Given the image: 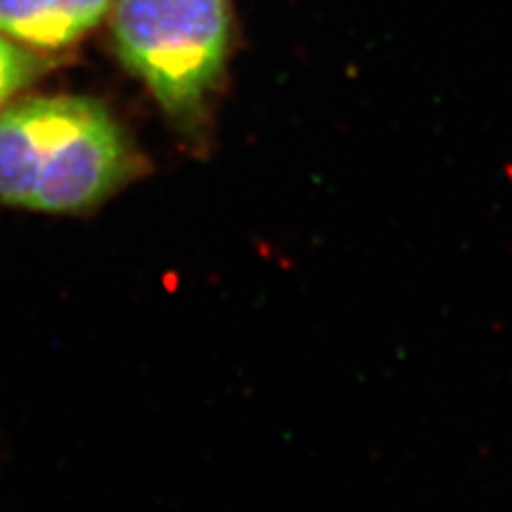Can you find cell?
<instances>
[{
  "mask_svg": "<svg viewBox=\"0 0 512 512\" xmlns=\"http://www.w3.org/2000/svg\"><path fill=\"white\" fill-rule=\"evenodd\" d=\"M135 152L107 107L84 96H37L0 109V203L75 214L133 178Z\"/></svg>",
  "mask_w": 512,
  "mask_h": 512,
  "instance_id": "1",
  "label": "cell"
},
{
  "mask_svg": "<svg viewBox=\"0 0 512 512\" xmlns=\"http://www.w3.org/2000/svg\"><path fill=\"white\" fill-rule=\"evenodd\" d=\"M111 30L167 116L184 131L199 126L229 56V0H118Z\"/></svg>",
  "mask_w": 512,
  "mask_h": 512,
  "instance_id": "2",
  "label": "cell"
},
{
  "mask_svg": "<svg viewBox=\"0 0 512 512\" xmlns=\"http://www.w3.org/2000/svg\"><path fill=\"white\" fill-rule=\"evenodd\" d=\"M114 0H0V35L32 50H62L84 39Z\"/></svg>",
  "mask_w": 512,
  "mask_h": 512,
  "instance_id": "3",
  "label": "cell"
},
{
  "mask_svg": "<svg viewBox=\"0 0 512 512\" xmlns=\"http://www.w3.org/2000/svg\"><path fill=\"white\" fill-rule=\"evenodd\" d=\"M50 69V60L0 35V109Z\"/></svg>",
  "mask_w": 512,
  "mask_h": 512,
  "instance_id": "4",
  "label": "cell"
}]
</instances>
